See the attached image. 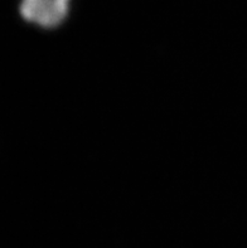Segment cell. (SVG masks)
<instances>
[{"mask_svg": "<svg viewBox=\"0 0 247 248\" xmlns=\"http://www.w3.org/2000/svg\"><path fill=\"white\" fill-rule=\"evenodd\" d=\"M69 0H22L20 16L25 22L42 28H56L66 19Z\"/></svg>", "mask_w": 247, "mask_h": 248, "instance_id": "cell-1", "label": "cell"}]
</instances>
